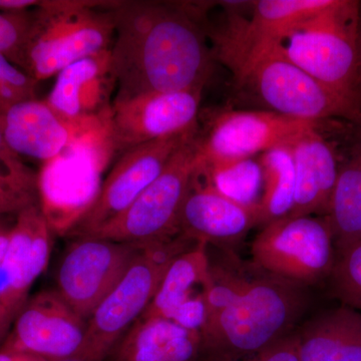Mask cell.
<instances>
[{
	"instance_id": "obj_1",
	"label": "cell",
	"mask_w": 361,
	"mask_h": 361,
	"mask_svg": "<svg viewBox=\"0 0 361 361\" xmlns=\"http://www.w3.org/2000/svg\"><path fill=\"white\" fill-rule=\"evenodd\" d=\"M113 103L142 94L202 90L212 73L204 11L193 4L148 0L109 4Z\"/></svg>"
},
{
	"instance_id": "obj_2",
	"label": "cell",
	"mask_w": 361,
	"mask_h": 361,
	"mask_svg": "<svg viewBox=\"0 0 361 361\" xmlns=\"http://www.w3.org/2000/svg\"><path fill=\"white\" fill-rule=\"evenodd\" d=\"M304 286L263 272L238 298L206 323L210 361H239L290 334L305 310Z\"/></svg>"
},
{
	"instance_id": "obj_3",
	"label": "cell",
	"mask_w": 361,
	"mask_h": 361,
	"mask_svg": "<svg viewBox=\"0 0 361 361\" xmlns=\"http://www.w3.org/2000/svg\"><path fill=\"white\" fill-rule=\"evenodd\" d=\"M110 1H42L32 11L21 70L37 82L80 59L110 51L115 25Z\"/></svg>"
},
{
	"instance_id": "obj_4",
	"label": "cell",
	"mask_w": 361,
	"mask_h": 361,
	"mask_svg": "<svg viewBox=\"0 0 361 361\" xmlns=\"http://www.w3.org/2000/svg\"><path fill=\"white\" fill-rule=\"evenodd\" d=\"M360 1L332 4L298 26L281 44L287 59L342 96L361 104L358 85Z\"/></svg>"
},
{
	"instance_id": "obj_5",
	"label": "cell",
	"mask_w": 361,
	"mask_h": 361,
	"mask_svg": "<svg viewBox=\"0 0 361 361\" xmlns=\"http://www.w3.org/2000/svg\"><path fill=\"white\" fill-rule=\"evenodd\" d=\"M196 242L178 234L142 245L126 274L87 319V339L80 361H104L116 342L142 317L169 265Z\"/></svg>"
},
{
	"instance_id": "obj_6",
	"label": "cell",
	"mask_w": 361,
	"mask_h": 361,
	"mask_svg": "<svg viewBox=\"0 0 361 361\" xmlns=\"http://www.w3.org/2000/svg\"><path fill=\"white\" fill-rule=\"evenodd\" d=\"M233 75L268 111L288 118L322 123L353 121L361 115V104L311 77L287 59L280 47L263 52Z\"/></svg>"
},
{
	"instance_id": "obj_7",
	"label": "cell",
	"mask_w": 361,
	"mask_h": 361,
	"mask_svg": "<svg viewBox=\"0 0 361 361\" xmlns=\"http://www.w3.org/2000/svg\"><path fill=\"white\" fill-rule=\"evenodd\" d=\"M198 135L199 128L129 208L92 236L146 245L180 234V209L198 166Z\"/></svg>"
},
{
	"instance_id": "obj_8",
	"label": "cell",
	"mask_w": 361,
	"mask_h": 361,
	"mask_svg": "<svg viewBox=\"0 0 361 361\" xmlns=\"http://www.w3.org/2000/svg\"><path fill=\"white\" fill-rule=\"evenodd\" d=\"M251 255L256 269L305 286L329 277L336 251L326 218L286 216L265 225Z\"/></svg>"
},
{
	"instance_id": "obj_9",
	"label": "cell",
	"mask_w": 361,
	"mask_h": 361,
	"mask_svg": "<svg viewBox=\"0 0 361 361\" xmlns=\"http://www.w3.org/2000/svg\"><path fill=\"white\" fill-rule=\"evenodd\" d=\"M317 125L268 110L220 111L207 123L205 132L199 129L198 165L214 169L251 160L288 146L297 135Z\"/></svg>"
},
{
	"instance_id": "obj_10",
	"label": "cell",
	"mask_w": 361,
	"mask_h": 361,
	"mask_svg": "<svg viewBox=\"0 0 361 361\" xmlns=\"http://www.w3.org/2000/svg\"><path fill=\"white\" fill-rule=\"evenodd\" d=\"M198 128L147 142L122 154L96 197L66 235L73 239L92 236L120 216L157 179L176 151Z\"/></svg>"
},
{
	"instance_id": "obj_11",
	"label": "cell",
	"mask_w": 361,
	"mask_h": 361,
	"mask_svg": "<svg viewBox=\"0 0 361 361\" xmlns=\"http://www.w3.org/2000/svg\"><path fill=\"white\" fill-rule=\"evenodd\" d=\"M142 247L92 236L73 239L59 261L54 290L87 322Z\"/></svg>"
},
{
	"instance_id": "obj_12",
	"label": "cell",
	"mask_w": 361,
	"mask_h": 361,
	"mask_svg": "<svg viewBox=\"0 0 361 361\" xmlns=\"http://www.w3.org/2000/svg\"><path fill=\"white\" fill-rule=\"evenodd\" d=\"M249 20L233 16L220 32L207 33L213 39V56L232 73L273 47H281L292 30L326 8L332 0H259L251 2Z\"/></svg>"
},
{
	"instance_id": "obj_13",
	"label": "cell",
	"mask_w": 361,
	"mask_h": 361,
	"mask_svg": "<svg viewBox=\"0 0 361 361\" xmlns=\"http://www.w3.org/2000/svg\"><path fill=\"white\" fill-rule=\"evenodd\" d=\"M87 322L71 310L56 291L28 298L0 348L47 361H80Z\"/></svg>"
},
{
	"instance_id": "obj_14",
	"label": "cell",
	"mask_w": 361,
	"mask_h": 361,
	"mask_svg": "<svg viewBox=\"0 0 361 361\" xmlns=\"http://www.w3.org/2000/svg\"><path fill=\"white\" fill-rule=\"evenodd\" d=\"M202 90L147 94L111 103L108 118L111 149L116 154L198 125Z\"/></svg>"
},
{
	"instance_id": "obj_15",
	"label": "cell",
	"mask_w": 361,
	"mask_h": 361,
	"mask_svg": "<svg viewBox=\"0 0 361 361\" xmlns=\"http://www.w3.org/2000/svg\"><path fill=\"white\" fill-rule=\"evenodd\" d=\"M54 229L40 204L16 215L11 238L0 262V315L11 329L30 298V291L51 258Z\"/></svg>"
},
{
	"instance_id": "obj_16",
	"label": "cell",
	"mask_w": 361,
	"mask_h": 361,
	"mask_svg": "<svg viewBox=\"0 0 361 361\" xmlns=\"http://www.w3.org/2000/svg\"><path fill=\"white\" fill-rule=\"evenodd\" d=\"M260 224L257 203H242L226 196L197 166L180 209V234L197 243L231 251Z\"/></svg>"
},
{
	"instance_id": "obj_17",
	"label": "cell",
	"mask_w": 361,
	"mask_h": 361,
	"mask_svg": "<svg viewBox=\"0 0 361 361\" xmlns=\"http://www.w3.org/2000/svg\"><path fill=\"white\" fill-rule=\"evenodd\" d=\"M114 87L110 51H106L66 66L59 73L45 102L73 129L99 115L109 118Z\"/></svg>"
},
{
	"instance_id": "obj_18",
	"label": "cell",
	"mask_w": 361,
	"mask_h": 361,
	"mask_svg": "<svg viewBox=\"0 0 361 361\" xmlns=\"http://www.w3.org/2000/svg\"><path fill=\"white\" fill-rule=\"evenodd\" d=\"M295 169V194L289 217L329 213L338 173L336 148L319 125L304 130L287 146Z\"/></svg>"
},
{
	"instance_id": "obj_19",
	"label": "cell",
	"mask_w": 361,
	"mask_h": 361,
	"mask_svg": "<svg viewBox=\"0 0 361 361\" xmlns=\"http://www.w3.org/2000/svg\"><path fill=\"white\" fill-rule=\"evenodd\" d=\"M4 141L16 156L51 161L70 145L73 132L47 102L25 99L0 108Z\"/></svg>"
},
{
	"instance_id": "obj_20",
	"label": "cell",
	"mask_w": 361,
	"mask_h": 361,
	"mask_svg": "<svg viewBox=\"0 0 361 361\" xmlns=\"http://www.w3.org/2000/svg\"><path fill=\"white\" fill-rule=\"evenodd\" d=\"M104 361H210L199 332L167 318L141 317Z\"/></svg>"
},
{
	"instance_id": "obj_21",
	"label": "cell",
	"mask_w": 361,
	"mask_h": 361,
	"mask_svg": "<svg viewBox=\"0 0 361 361\" xmlns=\"http://www.w3.org/2000/svg\"><path fill=\"white\" fill-rule=\"evenodd\" d=\"M329 213L336 255L361 241V115L348 122Z\"/></svg>"
},
{
	"instance_id": "obj_22",
	"label": "cell",
	"mask_w": 361,
	"mask_h": 361,
	"mask_svg": "<svg viewBox=\"0 0 361 361\" xmlns=\"http://www.w3.org/2000/svg\"><path fill=\"white\" fill-rule=\"evenodd\" d=\"M296 332L300 361H361V312L341 305Z\"/></svg>"
},
{
	"instance_id": "obj_23",
	"label": "cell",
	"mask_w": 361,
	"mask_h": 361,
	"mask_svg": "<svg viewBox=\"0 0 361 361\" xmlns=\"http://www.w3.org/2000/svg\"><path fill=\"white\" fill-rule=\"evenodd\" d=\"M206 243H197L172 261L161 278L155 295L142 317H170L173 311L196 294L210 273V255Z\"/></svg>"
},
{
	"instance_id": "obj_24",
	"label": "cell",
	"mask_w": 361,
	"mask_h": 361,
	"mask_svg": "<svg viewBox=\"0 0 361 361\" xmlns=\"http://www.w3.org/2000/svg\"><path fill=\"white\" fill-rule=\"evenodd\" d=\"M263 195L258 201L261 224L286 217L293 207L295 169L287 147H278L258 156Z\"/></svg>"
},
{
	"instance_id": "obj_25",
	"label": "cell",
	"mask_w": 361,
	"mask_h": 361,
	"mask_svg": "<svg viewBox=\"0 0 361 361\" xmlns=\"http://www.w3.org/2000/svg\"><path fill=\"white\" fill-rule=\"evenodd\" d=\"M237 262L214 263L210 259V273L202 286L205 299L208 320L231 305L240 296L251 280Z\"/></svg>"
},
{
	"instance_id": "obj_26",
	"label": "cell",
	"mask_w": 361,
	"mask_h": 361,
	"mask_svg": "<svg viewBox=\"0 0 361 361\" xmlns=\"http://www.w3.org/2000/svg\"><path fill=\"white\" fill-rule=\"evenodd\" d=\"M40 204L39 177L23 163L0 170V217L16 216Z\"/></svg>"
},
{
	"instance_id": "obj_27",
	"label": "cell",
	"mask_w": 361,
	"mask_h": 361,
	"mask_svg": "<svg viewBox=\"0 0 361 361\" xmlns=\"http://www.w3.org/2000/svg\"><path fill=\"white\" fill-rule=\"evenodd\" d=\"M329 278L341 305L361 312V241L337 254Z\"/></svg>"
},
{
	"instance_id": "obj_28",
	"label": "cell",
	"mask_w": 361,
	"mask_h": 361,
	"mask_svg": "<svg viewBox=\"0 0 361 361\" xmlns=\"http://www.w3.org/2000/svg\"><path fill=\"white\" fill-rule=\"evenodd\" d=\"M32 21V11H0V54L21 68L23 49Z\"/></svg>"
},
{
	"instance_id": "obj_29",
	"label": "cell",
	"mask_w": 361,
	"mask_h": 361,
	"mask_svg": "<svg viewBox=\"0 0 361 361\" xmlns=\"http://www.w3.org/2000/svg\"><path fill=\"white\" fill-rule=\"evenodd\" d=\"M37 82L0 54V108L35 99Z\"/></svg>"
},
{
	"instance_id": "obj_30",
	"label": "cell",
	"mask_w": 361,
	"mask_h": 361,
	"mask_svg": "<svg viewBox=\"0 0 361 361\" xmlns=\"http://www.w3.org/2000/svg\"><path fill=\"white\" fill-rule=\"evenodd\" d=\"M169 319L177 323L183 329L202 334L208 319V311L202 291L180 304Z\"/></svg>"
},
{
	"instance_id": "obj_31",
	"label": "cell",
	"mask_w": 361,
	"mask_h": 361,
	"mask_svg": "<svg viewBox=\"0 0 361 361\" xmlns=\"http://www.w3.org/2000/svg\"><path fill=\"white\" fill-rule=\"evenodd\" d=\"M239 361H300L296 332H291L263 350Z\"/></svg>"
},
{
	"instance_id": "obj_32",
	"label": "cell",
	"mask_w": 361,
	"mask_h": 361,
	"mask_svg": "<svg viewBox=\"0 0 361 361\" xmlns=\"http://www.w3.org/2000/svg\"><path fill=\"white\" fill-rule=\"evenodd\" d=\"M20 164H23V161H21L20 157L13 154L6 146L1 125H0V170L16 167Z\"/></svg>"
},
{
	"instance_id": "obj_33",
	"label": "cell",
	"mask_w": 361,
	"mask_h": 361,
	"mask_svg": "<svg viewBox=\"0 0 361 361\" xmlns=\"http://www.w3.org/2000/svg\"><path fill=\"white\" fill-rule=\"evenodd\" d=\"M16 217L14 216L0 217V262L4 259L7 246H8L11 230H13L14 222H16Z\"/></svg>"
},
{
	"instance_id": "obj_34",
	"label": "cell",
	"mask_w": 361,
	"mask_h": 361,
	"mask_svg": "<svg viewBox=\"0 0 361 361\" xmlns=\"http://www.w3.org/2000/svg\"><path fill=\"white\" fill-rule=\"evenodd\" d=\"M42 1L35 0H0V11L1 13H13V11H25L32 7L39 6Z\"/></svg>"
},
{
	"instance_id": "obj_35",
	"label": "cell",
	"mask_w": 361,
	"mask_h": 361,
	"mask_svg": "<svg viewBox=\"0 0 361 361\" xmlns=\"http://www.w3.org/2000/svg\"><path fill=\"white\" fill-rule=\"evenodd\" d=\"M0 361H47L42 358L20 353V351L11 350V349L0 348Z\"/></svg>"
},
{
	"instance_id": "obj_36",
	"label": "cell",
	"mask_w": 361,
	"mask_h": 361,
	"mask_svg": "<svg viewBox=\"0 0 361 361\" xmlns=\"http://www.w3.org/2000/svg\"><path fill=\"white\" fill-rule=\"evenodd\" d=\"M358 85L361 94V2L360 13V26H358Z\"/></svg>"
},
{
	"instance_id": "obj_37",
	"label": "cell",
	"mask_w": 361,
	"mask_h": 361,
	"mask_svg": "<svg viewBox=\"0 0 361 361\" xmlns=\"http://www.w3.org/2000/svg\"><path fill=\"white\" fill-rule=\"evenodd\" d=\"M9 329H9L8 325L6 324V322L4 320V318H2V316L0 315V345H1L2 342H4V339H6Z\"/></svg>"
}]
</instances>
